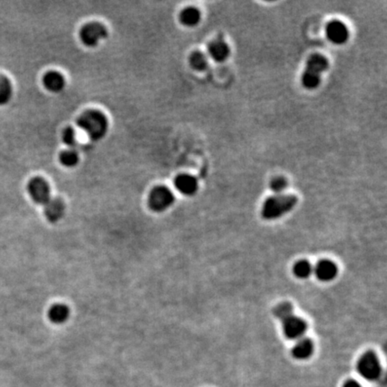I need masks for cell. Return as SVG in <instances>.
<instances>
[{"instance_id":"cell-1","label":"cell","mask_w":387,"mask_h":387,"mask_svg":"<svg viewBox=\"0 0 387 387\" xmlns=\"http://www.w3.org/2000/svg\"><path fill=\"white\" fill-rule=\"evenodd\" d=\"M78 126L86 132L91 139L99 141L107 134L108 122L103 113L98 110H88L79 117Z\"/></svg>"},{"instance_id":"cell-2","label":"cell","mask_w":387,"mask_h":387,"mask_svg":"<svg viewBox=\"0 0 387 387\" xmlns=\"http://www.w3.org/2000/svg\"><path fill=\"white\" fill-rule=\"evenodd\" d=\"M298 203V198L292 195H275L268 198L262 207V217L271 221L290 213Z\"/></svg>"},{"instance_id":"cell-3","label":"cell","mask_w":387,"mask_h":387,"mask_svg":"<svg viewBox=\"0 0 387 387\" xmlns=\"http://www.w3.org/2000/svg\"><path fill=\"white\" fill-rule=\"evenodd\" d=\"M329 66L328 60L320 54H313L307 58L306 69L302 75V84L306 89H315L320 83L323 72Z\"/></svg>"},{"instance_id":"cell-4","label":"cell","mask_w":387,"mask_h":387,"mask_svg":"<svg viewBox=\"0 0 387 387\" xmlns=\"http://www.w3.org/2000/svg\"><path fill=\"white\" fill-rule=\"evenodd\" d=\"M360 376L368 381H376L381 376V365L376 353L368 351L360 357L357 364Z\"/></svg>"},{"instance_id":"cell-5","label":"cell","mask_w":387,"mask_h":387,"mask_svg":"<svg viewBox=\"0 0 387 387\" xmlns=\"http://www.w3.org/2000/svg\"><path fill=\"white\" fill-rule=\"evenodd\" d=\"M174 195L166 186H156L149 195L148 204L152 211L162 213L174 204Z\"/></svg>"},{"instance_id":"cell-6","label":"cell","mask_w":387,"mask_h":387,"mask_svg":"<svg viewBox=\"0 0 387 387\" xmlns=\"http://www.w3.org/2000/svg\"><path fill=\"white\" fill-rule=\"evenodd\" d=\"M27 190L31 199L37 205H45L51 199V188L44 178H31L28 183Z\"/></svg>"},{"instance_id":"cell-7","label":"cell","mask_w":387,"mask_h":387,"mask_svg":"<svg viewBox=\"0 0 387 387\" xmlns=\"http://www.w3.org/2000/svg\"><path fill=\"white\" fill-rule=\"evenodd\" d=\"M108 35L107 29L99 23H90L82 28L80 38L86 46L95 47Z\"/></svg>"},{"instance_id":"cell-8","label":"cell","mask_w":387,"mask_h":387,"mask_svg":"<svg viewBox=\"0 0 387 387\" xmlns=\"http://www.w3.org/2000/svg\"><path fill=\"white\" fill-rule=\"evenodd\" d=\"M282 322L284 335L290 340L300 339L307 329L306 321L294 315H291Z\"/></svg>"},{"instance_id":"cell-9","label":"cell","mask_w":387,"mask_h":387,"mask_svg":"<svg viewBox=\"0 0 387 387\" xmlns=\"http://www.w3.org/2000/svg\"><path fill=\"white\" fill-rule=\"evenodd\" d=\"M327 38L334 44H342L349 38L348 29L340 21H332L326 26Z\"/></svg>"},{"instance_id":"cell-10","label":"cell","mask_w":387,"mask_h":387,"mask_svg":"<svg viewBox=\"0 0 387 387\" xmlns=\"http://www.w3.org/2000/svg\"><path fill=\"white\" fill-rule=\"evenodd\" d=\"M313 272L319 281L326 283L333 281L336 277L338 275V267L333 261L324 259L317 263Z\"/></svg>"},{"instance_id":"cell-11","label":"cell","mask_w":387,"mask_h":387,"mask_svg":"<svg viewBox=\"0 0 387 387\" xmlns=\"http://www.w3.org/2000/svg\"><path fill=\"white\" fill-rule=\"evenodd\" d=\"M44 213L48 221L52 223L58 222L65 214V205L61 199L53 198L44 205Z\"/></svg>"},{"instance_id":"cell-12","label":"cell","mask_w":387,"mask_h":387,"mask_svg":"<svg viewBox=\"0 0 387 387\" xmlns=\"http://www.w3.org/2000/svg\"><path fill=\"white\" fill-rule=\"evenodd\" d=\"M176 188L185 196H193L198 189L197 178L188 174H181L175 179Z\"/></svg>"},{"instance_id":"cell-13","label":"cell","mask_w":387,"mask_h":387,"mask_svg":"<svg viewBox=\"0 0 387 387\" xmlns=\"http://www.w3.org/2000/svg\"><path fill=\"white\" fill-rule=\"evenodd\" d=\"M208 51H209L210 56L217 62L224 61L225 59H227L230 52L228 44L221 36L218 37L216 40H214L210 43Z\"/></svg>"},{"instance_id":"cell-14","label":"cell","mask_w":387,"mask_h":387,"mask_svg":"<svg viewBox=\"0 0 387 387\" xmlns=\"http://www.w3.org/2000/svg\"><path fill=\"white\" fill-rule=\"evenodd\" d=\"M43 84L45 88L49 90L50 92L59 93L64 89L66 82L62 74H59L56 71H51L44 75Z\"/></svg>"},{"instance_id":"cell-15","label":"cell","mask_w":387,"mask_h":387,"mask_svg":"<svg viewBox=\"0 0 387 387\" xmlns=\"http://www.w3.org/2000/svg\"><path fill=\"white\" fill-rule=\"evenodd\" d=\"M314 353V343L308 338H300L292 349V355L297 360H306Z\"/></svg>"},{"instance_id":"cell-16","label":"cell","mask_w":387,"mask_h":387,"mask_svg":"<svg viewBox=\"0 0 387 387\" xmlns=\"http://www.w3.org/2000/svg\"><path fill=\"white\" fill-rule=\"evenodd\" d=\"M70 310L64 304H56L49 310V318L53 324H64L69 318Z\"/></svg>"},{"instance_id":"cell-17","label":"cell","mask_w":387,"mask_h":387,"mask_svg":"<svg viewBox=\"0 0 387 387\" xmlns=\"http://www.w3.org/2000/svg\"><path fill=\"white\" fill-rule=\"evenodd\" d=\"M201 19L200 12L197 8H190L184 9L180 14V22L188 27L197 25Z\"/></svg>"},{"instance_id":"cell-18","label":"cell","mask_w":387,"mask_h":387,"mask_svg":"<svg viewBox=\"0 0 387 387\" xmlns=\"http://www.w3.org/2000/svg\"><path fill=\"white\" fill-rule=\"evenodd\" d=\"M13 94V87L10 80L3 74H0V105L8 103Z\"/></svg>"},{"instance_id":"cell-19","label":"cell","mask_w":387,"mask_h":387,"mask_svg":"<svg viewBox=\"0 0 387 387\" xmlns=\"http://www.w3.org/2000/svg\"><path fill=\"white\" fill-rule=\"evenodd\" d=\"M312 264L306 260H299L293 266V275L298 279H306L313 273Z\"/></svg>"},{"instance_id":"cell-20","label":"cell","mask_w":387,"mask_h":387,"mask_svg":"<svg viewBox=\"0 0 387 387\" xmlns=\"http://www.w3.org/2000/svg\"><path fill=\"white\" fill-rule=\"evenodd\" d=\"M189 61L191 66L197 71L205 70L208 66L207 58L205 57V54L200 51H196V52L192 53V55L190 56Z\"/></svg>"},{"instance_id":"cell-21","label":"cell","mask_w":387,"mask_h":387,"mask_svg":"<svg viewBox=\"0 0 387 387\" xmlns=\"http://www.w3.org/2000/svg\"><path fill=\"white\" fill-rule=\"evenodd\" d=\"M274 314L276 318L283 321L284 319L293 315V307L289 302H283L275 307Z\"/></svg>"},{"instance_id":"cell-22","label":"cell","mask_w":387,"mask_h":387,"mask_svg":"<svg viewBox=\"0 0 387 387\" xmlns=\"http://www.w3.org/2000/svg\"><path fill=\"white\" fill-rule=\"evenodd\" d=\"M59 160L64 166L68 167V168L75 166L79 162L78 154L74 150H66L63 151L60 154Z\"/></svg>"},{"instance_id":"cell-23","label":"cell","mask_w":387,"mask_h":387,"mask_svg":"<svg viewBox=\"0 0 387 387\" xmlns=\"http://www.w3.org/2000/svg\"><path fill=\"white\" fill-rule=\"evenodd\" d=\"M287 186H288V182L286 179L282 177L274 178L270 183V188L273 192L276 193V195L282 193L283 190L286 188Z\"/></svg>"},{"instance_id":"cell-24","label":"cell","mask_w":387,"mask_h":387,"mask_svg":"<svg viewBox=\"0 0 387 387\" xmlns=\"http://www.w3.org/2000/svg\"><path fill=\"white\" fill-rule=\"evenodd\" d=\"M63 142L69 147H74L76 145V139H75V132L71 128H67L64 130L62 136Z\"/></svg>"},{"instance_id":"cell-25","label":"cell","mask_w":387,"mask_h":387,"mask_svg":"<svg viewBox=\"0 0 387 387\" xmlns=\"http://www.w3.org/2000/svg\"><path fill=\"white\" fill-rule=\"evenodd\" d=\"M343 387H361V385L354 380H348L347 382H345Z\"/></svg>"}]
</instances>
